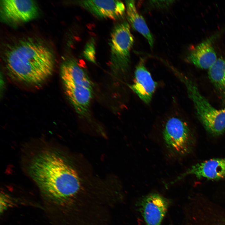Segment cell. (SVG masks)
<instances>
[{
    "label": "cell",
    "mask_w": 225,
    "mask_h": 225,
    "mask_svg": "<svg viewBox=\"0 0 225 225\" xmlns=\"http://www.w3.org/2000/svg\"><path fill=\"white\" fill-rule=\"evenodd\" d=\"M29 171L45 197L56 204L68 201L80 188L76 171L56 152L45 151L35 156L30 163Z\"/></svg>",
    "instance_id": "cell-1"
},
{
    "label": "cell",
    "mask_w": 225,
    "mask_h": 225,
    "mask_svg": "<svg viewBox=\"0 0 225 225\" xmlns=\"http://www.w3.org/2000/svg\"><path fill=\"white\" fill-rule=\"evenodd\" d=\"M5 66L10 77L17 81L38 85L51 74L54 66L50 49L40 42L31 39L11 45L4 55Z\"/></svg>",
    "instance_id": "cell-2"
},
{
    "label": "cell",
    "mask_w": 225,
    "mask_h": 225,
    "mask_svg": "<svg viewBox=\"0 0 225 225\" xmlns=\"http://www.w3.org/2000/svg\"><path fill=\"white\" fill-rule=\"evenodd\" d=\"M178 75L185 85L197 117L205 128L213 134H222L225 131V108L216 109L201 93L195 82L182 74Z\"/></svg>",
    "instance_id": "cell-3"
},
{
    "label": "cell",
    "mask_w": 225,
    "mask_h": 225,
    "mask_svg": "<svg viewBox=\"0 0 225 225\" xmlns=\"http://www.w3.org/2000/svg\"><path fill=\"white\" fill-rule=\"evenodd\" d=\"M134 38L128 22L123 21L113 28L109 42L110 54V63L112 72L115 75L125 72L130 63V52Z\"/></svg>",
    "instance_id": "cell-4"
},
{
    "label": "cell",
    "mask_w": 225,
    "mask_h": 225,
    "mask_svg": "<svg viewBox=\"0 0 225 225\" xmlns=\"http://www.w3.org/2000/svg\"><path fill=\"white\" fill-rule=\"evenodd\" d=\"M165 147L176 157L186 155L190 152L193 143V135L187 124L180 119L172 117L167 121L162 132Z\"/></svg>",
    "instance_id": "cell-5"
},
{
    "label": "cell",
    "mask_w": 225,
    "mask_h": 225,
    "mask_svg": "<svg viewBox=\"0 0 225 225\" xmlns=\"http://www.w3.org/2000/svg\"><path fill=\"white\" fill-rule=\"evenodd\" d=\"M1 6L2 17L15 22L30 21L35 18L38 12L37 3L32 0H2Z\"/></svg>",
    "instance_id": "cell-6"
},
{
    "label": "cell",
    "mask_w": 225,
    "mask_h": 225,
    "mask_svg": "<svg viewBox=\"0 0 225 225\" xmlns=\"http://www.w3.org/2000/svg\"><path fill=\"white\" fill-rule=\"evenodd\" d=\"M74 3L100 18L118 20L126 11L125 6L119 0H78Z\"/></svg>",
    "instance_id": "cell-7"
},
{
    "label": "cell",
    "mask_w": 225,
    "mask_h": 225,
    "mask_svg": "<svg viewBox=\"0 0 225 225\" xmlns=\"http://www.w3.org/2000/svg\"><path fill=\"white\" fill-rule=\"evenodd\" d=\"M62 82L65 93L76 112L81 117H88L93 89L78 83Z\"/></svg>",
    "instance_id": "cell-8"
},
{
    "label": "cell",
    "mask_w": 225,
    "mask_h": 225,
    "mask_svg": "<svg viewBox=\"0 0 225 225\" xmlns=\"http://www.w3.org/2000/svg\"><path fill=\"white\" fill-rule=\"evenodd\" d=\"M167 201L161 196L152 193L140 203V210L147 225H160L167 211Z\"/></svg>",
    "instance_id": "cell-9"
},
{
    "label": "cell",
    "mask_w": 225,
    "mask_h": 225,
    "mask_svg": "<svg viewBox=\"0 0 225 225\" xmlns=\"http://www.w3.org/2000/svg\"><path fill=\"white\" fill-rule=\"evenodd\" d=\"M134 83L129 85L130 89L145 103L148 104L152 98L157 83L152 78L142 60L136 67Z\"/></svg>",
    "instance_id": "cell-10"
},
{
    "label": "cell",
    "mask_w": 225,
    "mask_h": 225,
    "mask_svg": "<svg viewBox=\"0 0 225 225\" xmlns=\"http://www.w3.org/2000/svg\"><path fill=\"white\" fill-rule=\"evenodd\" d=\"M188 175L199 178L217 180L225 177V158L212 159L192 166L177 180Z\"/></svg>",
    "instance_id": "cell-11"
},
{
    "label": "cell",
    "mask_w": 225,
    "mask_h": 225,
    "mask_svg": "<svg viewBox=\"0 0 225 225\" xmlns=\"http://www.w3.org/2000/svg\"><path fill=\"white\" fill-rule=\"evenodd\" d=\"M217 35L211 36L197 45L188 55V61L198 68L208 69L218 59L212 44Z\"/></svg>",
    "instance_id": "cell-12"
},
{
    "label": "cell",
    "mask_w": 225,
    "mask_h": 225,
    "mask_svg": "<svg viewBox=\"0 0 225 225\" xmlns=\"http://www.w3.org/2000/svg\"><path fill=\"white\" fill-rule=\"evenodd\" d=\"M62 81L77 82L93 88V84L84 69L73 58L65 60L60 68Z\"/></svg>",
    "instance_id": "cell-13"
},
{
    "label": "cell",
    "mask_w": 225,
    "mask_h": 225,
    "mask_svg": "<svg viewBox=\"0 0 225 225\" xmlns=\"http://www.w3.org/2000/svg\"><path fill=\"white\" fill-rule=\"evenodd\" d=\"M126 11L128 23L148 41L151 47L154 44L152 35L143 17L138 12L133 0L125 1Z\"/></svg>",
    "instance_id": "cell-14"
},
{
    "label": "cell",
    "mask_w": 225,
    "mask_h": 225,
    "mask_svg": "<svg viewBox=\"0 0 225 225\" xmlns=\"http://www.w3.org/2000/svg\"><path fill=\"white\" fill-rule=\"evenodd\" d=\"M208 70L210 81L225 102V58H218Z\"/></svg>",
    "instance_id": "cell-15"
},
{
    "label": "cell",
    "mask_w": 225,
    "mask_h": 225,
    "mask_svg": "<svg viewBox=\"0 0 225 225\" xmlns=\"http://www.w3.org/2000/svg\"><path fill=\"white\" fill-rule=\"evenodd\" d=\"M94 46L92 42H88L86 45L84 52L85 58L88 60L95 62Z\"/></svg>",
    "instance_id": "cell-16"
}]
</instances>
